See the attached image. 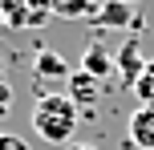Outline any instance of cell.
I'll return each mask as SVG.
<instances>
[{"label":"cell","instance_id":"9","mask_svg":"<svg viewBox=\"0 0 154 150\" xmlns=\"http://www.w3.org/2000/svg\"><path fill=\"white\" fill-rule=\"evenodd\" d=\"M69 102H73V106L97 102V81H93L89 73H69Z\"/></svg>","mask_w":154,"mask_h":150},{"label":"cell","instance_id":"5","mask_svg":"<svg viewBox=\"0 0 154 150\" xmlns=\"http://www.w3.org/2000/svg\"><path fill=\"white\" fill-rule=\"evenodd\" d=\"M114 53L109 49H101V45H85V53H81V73H89L93 81H101V77H109L114 73Z\"/></svg>","mask_w":154,"mask_h":150},{"label":"cell","instance_id":"13","mask_svg":"<svg viewBox=\"0 0 154 150\" xmlns=\"http://www.w3.org/2000/svg\"><path fill=\"white\" fill-rule=\"evenodd\" d=\"M73 150H97V146H73Z\"/></svg>","mask_w":154,"mask_h":150},{"label":"cell","instance_id":"12","mask_svg":"<svg viewBox=\"0 0 154 150\" xmlns=\"http://www.w3.org/2000/svg\"><path fill=\"white\" fill-rule=\"evenodd\" d=\"M4 106H8V85L0 81V110H4Z\"/></svg>","mask_w":154,"mask_h":150},{"label":"cell","instance_id":"1","mask_svg":"<svg viewBox=\"0 0 154 150\" xmlns=\"http://www.w3.org/2000/svg\"><path fill=\"white\" fill-rule=\"evenodd\" d=\"M32 130L45 142H69L77 130V106L69 102V93H41L32 106Z\"/></svg>","mask_w":154,"mask_h":150},{"label":"cell","instance_id":"7","mask_svg":"<svg viewBox=\"0 0 154 150\" xmlns=\"http://www.w3.org/2000/svg\"><path fill=\"white\" fill-rule=\"evenodd\" d=\"M97 4H101V0H49V12L61 16V20H85V16L93 20Z\"/></svg>","mask_w":154,"mask_h":150},{"label":"cell","instance_id":"11","mask_svg":"<svg viewBox=\"0 0 154 150\" xmlns=\"http://www.w3.org/2000/svg\"><path fill=\"white\" fill-rule=\"evenodd\" d=\"M0 150H29V142L20 134H0Z\"/></svg>","mask_w":154,"mask_h":150},{"label":"cell","instance_id":"14","mask_svg":"<svg viewBox=\"0 0 154 150\" xmlns=\"http://www.w3.org/2000/svg\"><path fill=\"white\" fill-rule=\"evenodd\" d=\"M122 4H130V8H134V4H138V0H122Z\"/></svg>","mask_w":154,"mask_h":150},{"label":"cell","instance_id":"4","mask_svg":"<svg viewBox=\"0 0 154 150\" xmlns=\"http://www.w3.org/2000/svg\"><path fill=\"white\" fill-rule=\"evenodd\" d=\"M93 24H101V29H126V24H134V8L122 4V0H101L97 12H93Z\"/></svg>","mask_w":154,"mask_h":150},{"label":"cell","instance_id":"10","mask_svg":"<svg viewBox=\"0 0 154 150\" xmlns=\"http://www.w3.org/2000/svg\"><path fill=\"white\" fill-rule=\"evenodd\" d=\"M134 93H138V102L142 106H154V61H146V69L138 73V81H134Z\"/></svg>","mask_w":154,"mask_h":150},{"label":"cell","instance_id":"3","mask_svg":"<svg viewBox=\"0 0 154 150\" xmlns=\"http://www.w3.org/2000/svg\"><path fill=\"white\" fill-rule=\"evenodd\" d=\"M49 12V0H8V20L20 24V29H37Z\"/></svg>","mask_w":154,"mask_h":150},{"label":"cell","instance_id":"8","mask_svg":"<svg viewBox=\"0 0 154 150\" xmlns=\"http://www.w3.org/2000/svg\"><path fill=\"white\" fill-rule=\"evenodd\" d=\"M114 57L122 61V69H126V81L134 85V81H138V73L146 69V61H142V49H138V41H126V45L118 49Z\"/></svg>","mask_w":154,"mask_h":150},{"label":"cell","instance_id":"2","mask_svg":"<svg viewBox=\"0 0 154 150\" xmlns=\"http://www.w3.org/2000/svg\"><path fill=\"white\" fill-rule=\"evenodd\" d=\"M126 134L138 150H154V106H138L126 122Z\"/></svg>","mask_w":154,"mask_h":150},{"label":"cell","instance_id":"6","mask_svg":"<svg viewBox=\"0 0 154 150\" xmlns=\"http://www.w3.org/2000/svg\"><path fill=\"white\" fill-rule=\"evenodd\" d=\"M32 73H37L41 81H45V77L69 81V65H65V57L57 53V49H41V53H37V61H32Z\"/></svg>","mask_w":154,"mask_h":150}]
</instances>
